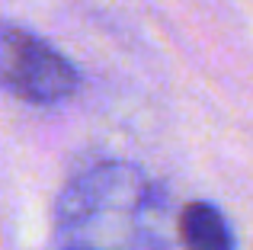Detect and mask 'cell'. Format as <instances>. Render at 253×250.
Here are the masks:
<instances>
[{
  "label": "cell",
  "instance_id": "obj_2",
  "mask_svg": "<svg viewBox=\"0 0 253 250\" xmlns=\"http://www.w3.org/2000/svg\"><path fill=\"white\" fill-rule=\"evenodd\" d=\"M179 234L186 250H234V238L211 202H189L179 215Z\"/></svg>",
  "mask_w": 253,
  "mask_h": 250
},
{
  "label": "cell",
  "instance_id": "obj_3",
  "mask_svg": "<svg viewBox=\"0 0 253 250\" xmlns=\"http://www.w3.org/2000/svg\"><path fill=\"white\" fill-rule=\"evenodd\" d=\"M64 250H99V247H81V244H68Z\"/></svg>",
  "mask_w": 253,
  "mask_h": 250
},
{
  "label": "cell",
  "instance_id": "obj_1",
  "mask_svg": "<svg viewBox=\"0 0 253 250\" xmlns=\"http://www.w3.org/2000/svg\"><path fill=\"white\" fill-rule=\"evenodd\" d=\"M0 87L26 103H61L77 90V71L61 51L16 26H0Z\"/></svg>",
  "mask_w": 253,
  "mask_h": 250
}]
</instances>
